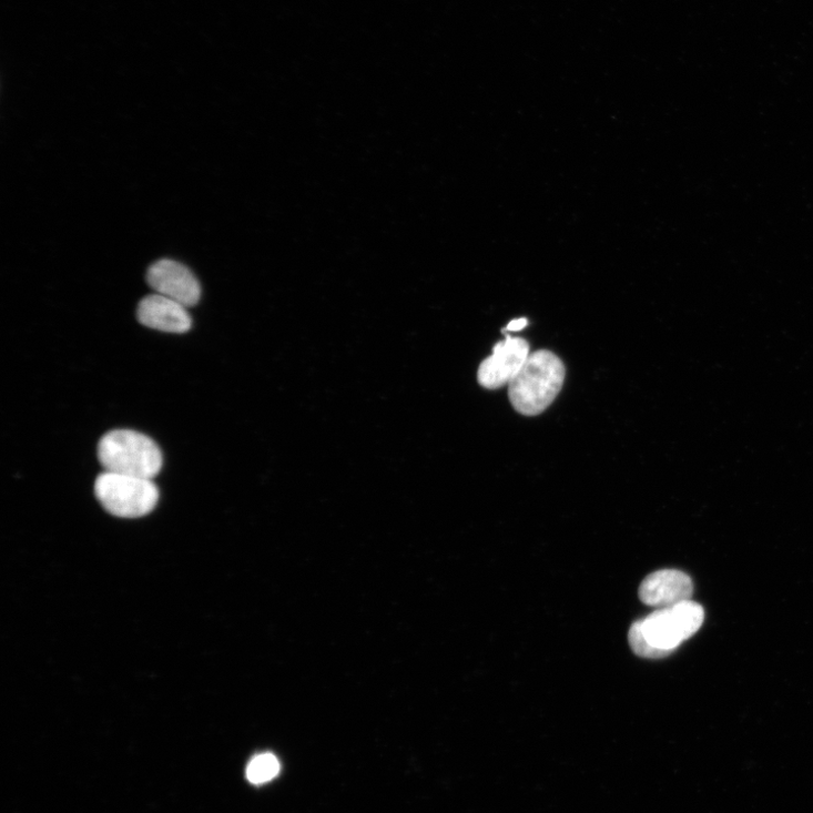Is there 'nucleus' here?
<instances>
[{
  "mask_svg": "<svg viewBox=\"0 0 813 813\" xmlns=\"http://www.w3.org/2000/svg\"><path fill=\"white\" fill-rule=\"evenodd\" d=\"M148 283L156 294L172 298L186 307L195 306L202 296V287L193 272L184 265L162 260L148 272Z\"/></svg>",
  "mask_w": 813,
  "mask_h": 813,
  "instance_id": "obj_6",
  "label": "nucleus"
},
{
  "mask_svg": "<svg viewBox=\"0 0 813 813\" xmlns=\"http://www.w3.org/2000/svg\"><path fill=\"white\" fill-rule=\"evenodd\" d=\"M528 326V321L526 318H520L517 321L511 322L507 328L504 331V333H517L524 331Z\"/></svg>",
  "mask_w": 813,
  "mask_h": 813,
  "instance_id": "obj_10",
  "label": "nucleus"
},
{
  "mask_svg": "<svg viewBox=\"0 0 813 813\" xmlns=\"http://www.w3.org/2000/svg\"><path fill=\"white\" fill-rule=\"evenodd\" d=\"M99 502L112 516L135 519L151 514L160 492L153 479L105 471L94 486Z\"/></svg>",
  "mask_w": 813,
  "mask_h": 813,
  "instance_id": "obj_4",
  "label": "nucleus"
},
{
  "mask_svg": "<svg viewBox=\"0 0 813 813\" xmlns=\"http://www.w3.org/2000/svg\"><path fill=\"white\" fill-rule=\"evenodd\" d=\"M529 355L530 345L526 339L508 335L494 346L492 355L480 364L478 383L490 390L509 386Z\"/></svg>",
  "mask_w": 813,
  "mask_h": 813,
  "instance_id": "obj_5",
  "label": "nucleus"
},
{
  "mask_svg": "<svg viewBox=\"0 0 813 813\" xmlns=\"http://www.w3.org/2000/svg\"><path fill=\"white\" fill-rule=\"evenodd\" d=\"M694 585L690 577L677 570H662L649 576L640 588L643 603L659 609L691 600Z\"/></svg>",
  "mask_w": 813,
  "mask_h": 813,
  "instance_id": "obj_8",
  "label": "nucleus"
},
{
  "mask_svg": "<svg viewBox=\"0 0 813 813\" xmlns=\"http://www.w3.org/2000/svg\"><path fill=\"white\" fill-rule=\"evenodd\" d=\"M704 618L703 607L692 600L661 608L632 624L630 646L639 657L664 658L694 637Z\"/></svg>",
  "mask_w": 813,
  "mask_h": 813,
  "instance_id": "obj_1",
  "label": "nucleus"
},
{
  "mask_svg": "<svg viewBox=\"0 0 813 813\" xmlns=\"http://www.w3.org/2000/svg\"><path fill=\"white\" fill-rule=\"evenodd\" d=\"M281 771L278 760L270 753L256 756L246 768V779L253 784H264L274 780Z\"/></svg>",
  "mask_w": 813,
  "mask_h": 813,
  "instance_id": "obj_9",
  "label": "nucleus"
},
{
  "mask_svg": "<svg viewBox=\"0 0 813 813\" xmlns=\"http://www.w3.org/2000/svg\"><path fill=\"white\" fill-rule=\"evenodd\" d=\"M105 471L154 479L163 466L157 445L149 436L130 429L105 434L98 449Z\"/></svg>",
  "mask_w": 813,
  "mask_h": 813,
  "instance_id": "obj_3",
  "label": "nucleus"
},
{
  "mask_svg": "<svg viewBox=\"0 0 813 813\" xmlns=\"http://www.w3.org/2000/svg\"><path fill=\"white\" fill-rule=\"evenodd\" d=\"M567 377L565 363L549 350L530 353L509 384L514 408L525 416L543 413L557 398Z\"/></svg>",
  "mask_w": 813,
  "mask_h": 813,
  "instance_id": "obj_2",
  "label": "nucleus"
},
{
  "mask_svg": "<svg viewBox=\"0 0 813 813\" xmlns=\"http://www.w3.org/2000/svg\"><path fill=\"white\" fill-rule=\"evenodd\" d=\"M138 318L148 328L171 334H184L193 326L186 306L160 294L149 295L140 302Z\"/></svg>",
  "mask_w": 813,
  "mask_h": 813,
  "instance_id": "obj_7",
  "label": "nucleus"
}]
</instances>
